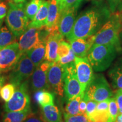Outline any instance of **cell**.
Returning <instances> with one entry per match:
<instances>
[{"instance_id":"cell-1","label":"cell","mask_w":122,"mask_h":122,"mask_svg":"<svg viewBox=\"0 0 122 122\" xmlns=\"http://www.w3.org/2000/svg\"><path fill=\"white\" fill-rule=\"evenodd\" d=\"M111 12L108 4L102 1H94L76 17L72 30L67 36L68 40L93 36L109 20Z\"/></svg>"},{"instance_id":"cell-2","label":"cell","mask_w":122,"mask_h":122,"mask_svg":"<svg viewBox=\"0 0 122 122\" xmlns=\"http://www.w3.org/2000/svg\"><path fill=\"white\" fill-rule=\"evenodd\" d=\"M122 31V20L118 12L112 13L109 20L94 35L92 46L114 45L122 49L120 40Z\"/></svg>"},{"instance_id":"cell-3","label":"cell","mask_w":122,"mask_h":122,"mask_svg":"<svg viewBox=\"0 0 122 122\" xmlns=\"http://www.w3.org/2000/svg\"><path fill=\"white\" fill-rule=\"evenodd\" d=\"M121 50L114 45L92 46L88 51L87 58L93 70L96 72H102L110 67L117 53Z\"/></svg>"},{"instance_id":"cell-4","label":"cell","mask_w":122,"mask_h":122,"mask_svg":"<svg viewBox=\"0 0 122 122\" xmlns=\"http://www.w3.org/2000/svg\"><path fill=\"white\" fill-rule=\"evenodd\" d=\"M25 2L8 4L6 23L16 37H19L28 28L30 22L25 11Z\"/></svg>"},{"instance_id":"cell-5","label":"cell","mask_w":122,"mask_h":122,"mask_svg":"<svg viewBox=\"0 0 122 122\" xmlns=\"http://www.w3.org/2000/svg\"><path fill=\"white\" fill-rule=\"evenodd\" d=\"M112 93L107 81L102 74L94 75L93 78L85 91L84 97L99 102L111 98Z\"/></svg>"},{"instance_id":"cell-6","label":"cell","mask_w":122,"mask_h":122,"mask_svg":"<svg viewBox=\"0 0 122 122\" xmlns=\"http://www.w3.org/2000/svg\"><path fill=\"white\" fill-rule=\"evenodd\" d=\"M36 68L34 64L25 53H23L10 72L9 81L18 88L26 82L32 75Z\"/></svg>"},{"instance_id":"cell-7","label":"cell","mask_w":122,"mask_h":122,"mask_svg":"<svg viewBox=\"0 0 122 122\" xmlns=\"http://www.w3.org/2000/svg\"><path fill=\"white\" fill-rule=\"evenodd\" d=\"M27 81L22 84L16 89L11 98L5 105L6 112L20 111L30 109V98L27 92Z\"/></svg>"},{"instance_id":"cell-8","label":"cell","mask_w":122,"mask_h":122,"mask_svg":"<svg viewBox=\"0 0 122 122\" xmlns=\"http://www.w3.org/2000/svg\"><path fill=\"white\" fill-rule=\"evenodd\" d=\"M65 67L64 92L68 100L84 94L76 76L75 62Z\"/></svg>"},{"instance_id":"cell-9","label":"cell","mask_w":122,"mask_h":122,"mask_svg":"<svg viewBox=\"0 0 122 122\" xmlns=\"http://www.w3.org/2000/svg\"><path fill=\"white\" fill-rule=\"evenodd\" d=\"M22 54L17 42L0 50V73L11 71Z\"/></svg>"},{"instance_id":"cell-10","label":"cell","mask_w":122,"mask_h":122,"mask_svg":"<svg viewBox=\"0 0 122 122\" xmlns=\"http://www.w3.org/2000/svg\"><path fill=\"white\" fill-rule=\"evenodd\" d=\"M65 67L57 62H51L48 71V81L49 88L55 93L62 97L64 93Z\"/></svg>"},{"instance_id":"cell-11","label":"cell","mask_w":122,"mask_h":122,"mask_svg":"<svg viewBox=\"0 0 122 122\" xmlns=\"http://www.w3.org/2000/svg\"><path fill=\"white\" fill-rule=\"evenodd\" d=\"M76 73L81 86L82 91H85L93 78V70L87 57L80 58L76 57L75 59Z\"/></svg>"},{"instance_id":"cell-12","label":"cell","mask_w":122,"mask_h":122,"mask_svg":"<svg viewBox=\"0 0 122 122\" xmlns=\"http://www.w3.org/2000/svg\"><path fill=\"white\" fill-rule=\"evenodd\" d=\"M46 39L42 36L41 29L28 27L19 39V49L23 54L25 53Z\"/></svg>"},{"instance_id":"cell-13","label":"cell","mask_w":122,"mask_h":122,"mask_svg":"<svg viewBox=\"0 0 122 122\" xmlns=\"http://www.w3.org/2000/svg\"><path fill=\"white\" fill-rule=\"evenodd\" d=\"M51 62L44 61L35 68L31 76V86L35 92L50 89L48 81V71Z\"/></svg>"},{"instance_id":"cell-14","label":"cell","mask_w":122,"mask_h":122,"mask_svg":"<svg viewBox=\"0 0 122 122\" xmlns=\"http://www.w3.org/2000/svg\"><path fill=\"white\" fill-rule=\"evenodd\" d=\"M77 10L78 8L73 7L60 13L58 29L63 36L67 37L72 30L76 19Z\"/></svg>"},{"instance_id":"cell-15","label":"cell","mask_w":122,"mask_h":122,"mask_svg":"<svg viewBox=\"0 0 122 122\" xmlns=\"http://www.w3.org/2000/svg\"><path fill=\"white\" fill-rule=\"evenodd\" d=\"M48 33L46 39L45 60L50 62H56L59 42L63 40V36L58 30Z\"/></svg>"},{"instance_id":"cell-16","label":"cell","mask_w":122,"mask_h":122,"mask_svg":"<svg viewBox=\"0 0 122 122\" xmlns=\"http://www.w3.org/2000/svg\"><path fill=\"white\" fill-rule=\"evenodd\" d=\"M94 35L87 38H80L70 41V46L76 57L84 58L87 56L88 51L93 44Z\"/></svg>"},{"instance_id":"cell-17","label":"cell","mask_w":122,"mask_h":122,"mask_svg":"<svg viewBox=\"0 0 122 122\" xmlns=\"http://www.w3.org/2000/svg\"><path fill=\"white\" fill-rule=\"evenodd\" d=\"M60 16L58 3L57 0H50L49 5V10L45 29L48 32L58 30V23Z\"/></svg>"},{"instance_id":"cell-18","label":"cell","mask_w":122,"mask_h":122,"mask_svg":"<svg viewBox=\"0 0 122 122\" xmlns=\"http://www.w3.org/2000/svg\"><path fill=\"white\" fill-rule=\"evenodd\" d=\"M49 5V1H42L34 18L29 24V27L42 29L45 27L48 14Z\"/></svg>"},{"instance_id":"cell-19","label":"cell","mask_w":122,"mask_h":122,"mask_svg":"<svg viewBox=\"0 0 122 122\" xmlns=\"http://www.w3.org/2000/svg\"><path fill=\"white\" fill-rule=\"evenodd\" d=\"M25 54L36 67L45 59L46 41H42L36 46L27 51Z\"/></svg>"},{"instance_id":"cell-20","label":"cell","mask_w":122,"mask_h":122,"mask_svg":"<svg viewBox=\"0 0 122 122\" xmlns=\"http://www.w3.org/2000/svg\"><path fill=\"white\" fill-rule=\"evenodd\" d=\"M42 117L45 122H60L62 114L57 106L54 104L41 107Z\"/></svg>"},{"instance_id":"cell-21","label":"cell","mask_w":122,"mask_h":122,"mask_svg":"<svg viewBox=\"0 0 122 122\" xmlns=\"http://www.w3.org/2000/svg\"><path fill=\"white\" fill-rule=\"evenodd\" d=\"M114 88H122V58L119 59L108 72Z\"/></svg>"},{"instance_id":"cell-22","label":"cell","mask_w":122,"mask_h":122,"mask_svg":"<svg viewBox=\"0 0 122 122\" xmlns=\"http://www.w3.org/2000/svg\"><path fill=\"white\" fill-rule=\"evenodd\" d=\"M30 112V109L7 112L3 117L2 122H23Z\"/></svg>"},{"instance_id":"cell-23","label":"cell","mask_w":122,"mask_h":122,"mask_svg":"<svg viewBox=\"0 0 122 122\" xmlns=\"http://www.w3.org/2000/svg\"><path fill=\"white\" fill-rule=\"evenodd\" d=\"M16 37L6 26L0 28V50L16 42Z\"/></svg>"},{"instance_id":"cell-24","label":"cell","mask_w":122,"mask_h":122,"mask_svg":"<svg viewBox=\"0 0 122 122\" xmlns=\"http://www.w3.org/2000/svg\"><path fill=\"white\" fill-rule=\"evenodd\" d=\"M35 101L41 107L48 105L54 104V97L53 94L46 90H39L35 93Z\"/></svg>"},{"instance_id":"cell-25","label":"cell","mask_w":122,"mask_h":122,"mask_svg":"<svg viewBox=\"0 0 122 122\" xmlns=\"http://www.w3.org/2000/svg\"><path fill=\"white\" fill-rule=\"evenodd\" d=\"M84 94L79 96L75 98L70 99L65 107L66 113L70 115L79 114V103L84 97Z\"/></svg>"},{"instance_id":"cell-26","label":"cell","mask_w":122,"mask_h":122,"mask_svg":"<svg viewBox=\"0 0 122 122\" xmlns=\"http://www.w3.org/2000/svg\"><path fill=\"white\" fill-rule=\"evenodd\" d=\"M43 0H31L25 3V11L28 19L32 20Z\"/></svg>"},{"instance_id":"cell-27","label":"cell","mask_w":122,"mask_h":122,"mask_svg":"<svg viewBox=\"0 0 122 122\" xmlns=\"http://www.w3.org/2000/svg\"><path fill=\"white\" fill-rule=\"evenodd\" d=\"M89 121L93 122H112L109 110H97L88 118Z\"/></svg>"},{"instance_id":"cell-28","label":"cell","mask_w":122,"mask_h":122,"mask_svg":"<svg viewBox=\"0 0 122 122\" xmlns=\"http://www.w3.org/2000/svg\"><path fill=\"white\" fill-rule=\"evenodd\" d=\"M83 0H61L58 3L59 14L68 9L76 7L78 8L80 6Z\"/></svg>"},{"instance_id":"cell-29","label":"cell","mask_w":122,"mask_h":122,"mask_svg":"<svg viewBox=\"0 0 122 122\" xmlns=\"http://www.w3.org/2000/svg\"><path fill=\"white\" fill-rule=\"evenodd\" d=\"M15 89V85L13 84H7L0 89V96L3 100L7 102L13 97Z\"/></svg>"},{"instance_id":"cell-30","label":"cell","mask_w":122,"mask_h":122,"mask_svg":"<svg viewBox=\"0 0 122 122\" xmlns=\"http://www.w3.org/2000/svg\"><path fill=\"white\" fill-rule=\"evenodd\" d=\"M109 112L112 122H115L117 117L119 114L118 106L114 97H111L109 99Z\"/></svg>"},{"instance_id":"cell-31","label":"cell","mask_w":122,"mask_h":122,"mask_svg":"<svg viewBox=\"0 0 122 122\" xmlns=\"http://www.w3.org/2000/svg\"><path fill=\"white\" fill-rule=\"evenodd\" d=\"M64 119L65 122H89L88 117L84 114H77V115H70L65 112Z\"/></svg>"},{"instance_id":"cell-32","label":"cell","mask_w":122,"mask_h":122,"mask_svg":"<svg viewBox=\"0 0 122 122\" xmlns=\"http://www.w3.org/2000/svg\"><path fill=\"white\" fill-rule=\"evenodd\" d=\"M71 50V48L70 44H68L67 42H66L63 40H62L59 42L58 49L57 59L59 58L65 57V56L68 55L70 53Z\"/></svg>"},{"instance_id":"cell-33","label":"cell","mask_w":122,"mask_h":122,"mask_svg":"<svg viewBox=\"0 0 122 122\" xmlns=\"http://www.w3.org/2000/svg\"><path fill=\"white\" fill-rule=\"evenodd\" d=\"M76 56L72 51V49H71V51L69 54L65 57H62L57 59L56 62L60 64L61 65L63 66H66L70 65V64L74 63L75 62V59Z\"/></svg>"},{"instance_id":"cell-34","label":"cell","mask_w":122,"mask_h":122,"mask_svg":"<svg viewBox=\"0 0 122 122\" xmlns=\"http://www.w3.org/2000/svg\"><path fill=\"white\" fill-rule=\"evenodd\" d=\"M111 13L119 12L122 10V0H107Z\"/></svg>"},{"instance_id":"cell-35","label":"cell","mask_w":122,"mask_h":122,"mask_svg":"<svg viewBox=\"0 0 122 122\" xmlns=\"http://www.w3.org/2000/svg\"><path fill=\"white\" fill-rule=\"evenodd\" d=\"M97 102L94 101L88 100L87 102H86V117L89 118L94 113V111H96V108H97Z\"/></svg>"},{"instance_id":"cell-36","label":"cell","mask_w":122,"mask_h":122,"mask_svg":"<svg viewBox=\"0 0 122 122\" xmlns=\"http://www.w3.org/2000/svg\"><path fill=\"white\" fill-rule=\"evenodd\" d=\"M23 122H45L41 116H39L36 114L30 112Z\"/></svg>"},{"instance_id":"cell-37","label":"cell","mask_w":122,"mask_h":122,"mask_svg":"<svg viewBox=\"0 0 122 122\" xmlns=\"http://www.w3.org/2000/svg\"><path fill=\"white\" fill-rule=\"evenodd\" d=\"M116 102L118 106L119 112L122 109V89H118L116 93L115 97Z\"/></svg>"},{"instance_id":"cell-38","label":"cell","mask_w":122,"mask_h":122,"mask_svg":"<svg viewBox=\"0 0 122 122\" xmlns=\"http://www.w3.org/2000/svg\"><path fill=\"white\" fill-rule=\"evenodd\" d=\"M8 7L5 2H0V19H3L6 16Z\"/></svg>"},{"instance_id":"cell-39","label":"cell","mask_w":122,"mask_h":122,"mask_svg":"<svg viewBox=\"0 0 122 122\" xmlns=\"http://www.w3.org/2000/svg\"><path fill=\"white\" fill-rule=\"evenodd\" d=\"M109 99H107V100L103 101L101 102H99L97 103L96 110L100 111L108 110V109H109Z\"/></svg>"},{"instance_id":"cell-40","label":"cell","mask_w":122,"mask_h":122,"mask_svg":"<svg viewBox=\"0 0 122 122\" xmlns=\"http://www.w3.org/2000/svg\"><path fill=\"white\" fill-rule=\"evenodd\" d=\"M87 99L84 96V97L80 101L79 103V112L80 114L86 115V102H87Z\"/></svg>"},{"instance_id":"cell-41","label":"cell","mask_w":122,"mask_h":122,"mask_svg":"<svg viewBox=\"0 0 122 122\" xmlns=\"http://www.w3.org/2000/svg\"><path fill=\"white\" fill-rule=\"evenodd\" d=\"M115 122H122V113L119 114Z\"/></svg>"},{"instance_id":"cell-42","label":"cell","mask_w":122,"mask_h":122,"mask_svg":"<svg viewBox=\"0 0 122 122\" xmlns=\"http://www.w3.org/2000/svg\"><path fill=\"white\" fill-rule=\"evenodd\" d=\"M5 82V78L3 76H0V89L2 87V85Z\"/></svg>"},{"instance_id":"cell-43","label":"cell","mask_w":122,"mask_h":122,"mask_svg":"<svg viewBox=\"0 0 122 122\" xmlns=\"http://www.w3.org/2000/svg\"><path fill=\"white\" fill-rule=\"evenodd\" d=\"M14 1V2L15 3H21V2H23L25 1V0H13Z\"/></svg>"},{"instance_id":"cell-44","label":"cell","mask_w":122,"mask_h":122,"mask_svg":"<svg viewBox=\"0 0 122 122\" xmlns=\"http://www.w3.org/2000/svg\"><path fill=\"white\" fill-rule=\"evenodd\" d=\"M118 13H119V16H120V18H121V19L122 20V10L118 12Z\"/></svg>"},{"instance_id":"cell-45","label":"cell","mask_w":122,"mask_h":122,"mask_svg":"<svg viewBox=\"0 0 122 122\" xmlns=\"http://www.w3.org/2000/svg\"><path fill=\"white\" fill-rule=\"evenodd\" d=\"M3 23V20L2 19H0V28H1V25H2Z\"/></svg>"},{"instance_id":"cell-46","label":"cell","mask_w":122,"mask_h":122,"mask_svg":"<svg viewBox=\"0 0 122 122\" xmlns=\"http://www.w3.org/2000/svg\"><path fill=\"white\" fill-rule=\"evenodd\" d=\"M120 37H121V39H122V31L121 33H120Z\"/></svg>"},{"instance_id":"cell-47","label":"cell","mask_w":122,"mask_h":122,"mask_svg":"<svg viewBox=\"0 0 122 122\" xmlns=\"http://www.w3.org/2000/svg\"><path fill=\"white\" fill-rule=\"evenodd\" d=\"M120 113H122V109L119 111V114H120Z\"/></svg>"},{"instance_id":"cell-48","label":"cell","mask_w":122,"mask_h":122,"mask_svg":"<svg viewBox=\"0 0 122 122\" xmlns=\"http://www.w3.org/2000/svg\"><path fill=\"white\" fill-rule=\"evenodd\" d=\"M93 1H102V0H93Z\"/></svg>"},{"instance_id":"cell-49","label":"cell","mask_w":122,"mask_h":122,"mask_svg":"<svg viewBox=\"0 0 122 122\" xmlns=\"http://www.w3.org/2000/svg\"><path fill=\"white\" fill-rule=\"evenodd\" d=\"M57 2H59V1H61V0H57Z\"/></svg>"},{"instance_id":"cell-50","label":"cell","mask_w":122,"mask_h":122,"mask_svg":"<svg viewBox=\"0 0 122 122\" xmlns=\"http://www.w3.org/2000/svg\"><path fill=\"white\" fill-rule=\"evenodd\" d=\"M60 122H63V121H62V120H61V121Z\"/></svg>"},{"instance_id":"cell-51","label":"cell","mask_w":122,"mask_h":122,"mask_svg":"<svg viewBox=\"0 0 122 122\" xmlns=\"http://www.w3.org/2000/svg\"><path fill=\"white\" fill-rule=\"evenodd\" d=\"M91 122V121H90V122Z\"/></svg>"},{"instance_id":"cell-52","label":"cell","mask_w":122,"mask_h":122,"mask_svg":"<svg viewBox=\"0 0 122 122\" xmlns=\"http://www.w3.org/2000/svg\"></svg>"}]
</instances>
